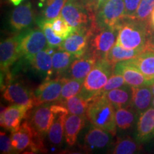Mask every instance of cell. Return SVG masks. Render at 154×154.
I'll list each match as a JSON object with an SVG mask.
<instances>
[{
  "label": "cell",
  "instance_id": "cell-2",
  "mask_svg": "<svg viewBox=\"0 0 154 154\" xmlns=\"http://www.w3.org/2000/svg\"><path fill=\"white\" fill-rule=\"evenodd\" d=\"M115 107L103 93L94 96L88 101L86 117L96 127L106 131L112 136L116 134Z\"/></svg>",
  "mask_w": 154,
  "mask_h": 154
},
{
  "label": "cell",
  "instance_id": "cell-32",
  "mask_svg": "<svg viewBox=\"0 0 154 154\" xmlns=\"http://www.w3.org/2000/svg\"><path fill=\"white\" fill-rule=\"evenodd\" d=\"M44 2L43 19L51 20L59 17L67 0H42Z\"/></svg>",
  "mask_w": 154,
  "mask_h": 154
},
{
  "label": "cell",
  "instance_id": "cell-1",
  "mask_svg": "<svg viewBox=\"0 0 154 154\" xmlns=\"http://www.w3.org/2000/svg\"><path fill=\"white\" fill-rule=\"evenodd\" d=\"M151 34L146 22L125 18L119 25L116 43L128 49L146 50Z\"/></svg>",
  "mask_w": 154,
  "mask_h": 154
},
{
  "label": "cell",
  "instance_id": "cell-34",
  "mask_svg": "<svg viewBox=\"0 0 154 154\" xmlns=\"http://www.w3.org/2000/svg\"><path fill=\"white\" fill-rule=\"evenodd\" d=\"M140 149L137 143L130 138L119 139L115 144L112 153L114 154H131Z\"/></svg>",
  "mask_w": 154,
  "mask_h": 154
},
{
  "label": "cell",
  "instance_id": "cell-39",
  "mask_svg": "<svg viewBox=\"0 0 154 154\" xmlns=\"http://www.w3.org/2000/svg\"><path fill=\"white\" fill-rule=\"evenodd\" d=\"M82 1L88 10L95 15L96 11L99 10L100 7L106 2L108 0H82Z\"/></svg>",
  "mask_w": 154,
  "mask_h": 154
},
{
  "label": "cell",
  "instance_id": "cell-6",
  "mask_svg": "<svg viewBox=\"0 0 154 154\" xmlns=\"http://www.w3.org/2000/svg\"><path fill=\"white\" fill-rule=\"evenodd\" d=\"M48 46L45 34L40 28H29L19 34V55L28 61Z\"/></svg>",
  "mask_w": 154,
  "mask_h": 154
},
{
  "label": "cell",
  "instance_id": "cell-8",
  "mask_svg": "<svg viewBox=\"0 0 154 154\" xmlns=\"http://www.w3.org/2000/svg\"><path fill=\"white\" fill-rule=\"evenodd\" d=\"M61 15L74 28L91 26L95 17L82 0H67Z\"/></svg>",
  "mask_w": 154,
  "mask_h": 154
},
{
  "label": "cell",
  "instance_id": "cell-41",
  "mask_svg": "<svg viewBox=\"0 0 154 154\" xmlns=\"http://www.w3.org/2000/svg\"><path fill=\"white\" fill-rule=\"evenodd\" d=\"M150 24H151L152 27L154 28V9L152 11L151 17H150Z\"/></svg>",
  "mask_w": 154,
  "mask_h": 154
},
{
  "label": "cell",
  "instance_id": "cell-26",
  "mask_svg": "<svg viewBox=\"0 0 154 154\" xmlns=\"http://www.w3.org/2000/svg\"><path fill=\"white\" fill-rule=\"evenodd\" d=\"M29 63L34 70L41 76H51L52 70V55L46 49L36 54L31 59Z\"/></svg>",
  "mask_w": 154,
  "mask_h": 154
},
{
  "label": "cell",
  "instance_id": "cell-13",
  "mask_svg": "<svg viewBox=\"0 0 154 154\" xmlns=\"http://www.w3.org/2000/svg\"><path fill=\"white\" fill-rule=\"evenodd\" d=\"M3 97L6 101L25 106L30 110L36 106L34 93L21 83L9 84L4 91Z\"/></svg>",
  "mask_w": 154,
  "mask_h": 154
},
{
  "label": "cell",
  "instance_id": "cell-24",
  "mask_svg": "<svg viewBox=\"0 0 154 154\" xmlns=\"http://www.w3.org/2000/svg\"><path fill=\"white\" fill-rule=\"evenodd\" d=\"M103 94L112 103L116 109L131 106L132 87L128 84Z\"/></svg>",
  "mask_w": 154,
  "mask_h": 154
},
{
  "label": "cell",
  "instance_id": "cell-36",
  "mask_svg": "<svg viewBox=\"0 0 154 154\" xmlns=\"http://www.w3.org/2000/svg\"><path fill=\"white\" fill-rule=\"evenodd\" d=\"M126 85V83L125 82L124 78L123 77L122 75L113 73L112 75L110 76V78L108 80L104 87L102 89L101 93H105V92L115 89V88L122 87V86Z\"/></svg>",
  "mask_w": 154,
  "mask_h": 154
},
{
  "label": "cell",
  "instance_id": "cell-18",
  "mask_svg": "<svg viewBox=\"0 0 154 154\" xmlns=\"http://www.w3.org/2000/svg\"><path fill=\"white\" fill-rule=\"evenodd\" d=\"M154 137V108L151 107L140 113L137 122L136 138L140 142Z\"/></svg>",
  "mask_w": 154,
  "mask_h": 154
},
{
  "label": "cell",
  "instance_id": "cell-38",
  "mask_svg": "<svg viewBox=\"0 0 154 154\" xmlns=\"http://www.w3.org/2000/svg\"><path fill=\"white\" fill-rule=\"evenodd\" d=\"M0 151L2 153L8 154L14 151L11 145V137L7 135L5 132L0 133Z\"/></svg>",
  "mask_w": 154,
  "mask_h": 154
},
{
  "label": "cell",
  "instance_id": "cell-23",
  "mask_svg": "<svg viewBox=\"0 0 154 154\" xmlns=\"http://www.w3.org/2000/svg\"><path fill=\"white\" fill-rule=\"evenodd\" d=\"M85 116L68 114L64 123V138L69 146L76 143L77 136L85 124Z\"/></svg>",
  "mask_w": 154,
  "mask_h": 154
},
{
  "label": "cell",
  "instance_id": "cell-21",
  "mask_svg": "<svg viewBox=\"0 0 154 154\" xmlns=\"http://www.w3.org/2000/svg\"><path fill=\"white\" fill-rule=\"evenodd\" d=\"M69 113L66 108L63 105L56 115L53 124L48 132V138L53 145L59 146L62 143L64 136V123Z\"/></svg>",
  "mask_w": 154,
  "mask_h": 154
},
{
  "label": "cell",
  "instance_id": "cell-27",
  "mask_svg": "<svg viewBox=\"0 0 154 154\" xmlns=\"http://www.w3.org/2000/svg\"><path fill=\"white\" fill-rule=\"evenodd\" d=\"M141 52L142 51L140 50L126 49V48L119 45L118 43H116L109 51V53L107 54L106 59L114 66L116 63L120 62V61L134 59L138 57Z\"/></svg>",
  "mask_w": 154,
  "mask_h": 154
},
{
  "label": "cell",
  "instance_id": "cell-19",
  "mask_svg": "<svg viewBox=\"0 0 154 154\" xmlns=\"http://www.w3.org/2000/svg\"><path fill=\"white\" fill-rule=\"evenodd\" d=\"M111 135L106 131L101 128L95 126H91L84 138L85 147L88 150L103 149L110 143Z\"/></svg>",
  "mask_w": 154,
  "mask_h": 154
},
{
  "label": "cell",
  "instance_id": "cell-16",
  "mask_svg": "<svg viewBox=\"0 0 154 154\" xmlns=\"http://www.w3.org/2000/svg\"><path fill=\"white\" fill-rule=\"evenodd\" d=\"M19 34L11 36L0 44V65L2 72H8L9 69L19 58H20L19 50Z\"/></svg>",
  "mask_w": 154,
  "mask_h": 154
},
{
  "label": "cell",
  "instance_id": "cell-14",
  "mask_svg": "<svg viewBox=\"0 0 154 154\" xmlns=\"http://www.w3.org/2000/svg\"><path fill=\"white\" fill-rule=\"evenodd\" d=\"M34 11L30 2L14 9L9 18V24L14 31L22 32L30 28L34 21Z\"/></svg>",
  "mask_w": 154,
  "mask_h": 154
},
{
  "label": "cell",
  "instance_id": "cell-44",
  "mask_svg": "<svg viewBox=\"0 0 154 154\" xmlns=\"http://www.w3.org/2000/svg\"><path fill=\"white\" fill-rule=\"evenodd\" d=\"M152 106H153L154 108V97L153 98V100H152V103H151Z\"/></svg>",
  "mask_w": 154,
  "mask_h": 154
},
{
  "label": "cell",
  "instance_id": "cell-11",
  "mask_svg": "<svg viewBox=\"0 0 154 154\" xmlns=\"http://www.w3.org/2000/svg\"><path fill=\"white\" fill-rule=\"evenodd\" d=\"M57 112L54 104H42L32 109V111H29L28 121L42 136L48 134L49 130L52 125Z\"/></svg>",
  "mask_w": 154,
  "mask_h": 154
},
{
  "label": "cell",
  "instance_id": "cell-42",
  "mask_svg": "<svg viewBox=\"0 0 154 154\" xmlns=\"http://www.w3.org/2000/svg\"><path fill=\"white\" fill-rule=\"evenodd\" d=\"M9 1H10V2L12 3L14 6H19L21 3H22L23 0H9Z\"/></svg>",
  "mask_w": 154,
  "mask_h": 154
},
{
  "label": "cell",
  "instance_id": "cell-40",
  "mask_svg": "<svg viewBox=\"0 0 154 154\" xmlns=\"http://www.w3.org/2000/svg\"><path fill=\"white\" fill-rule=\"evenodd\" d=\"M146 50H151V51H154V36L151 35V37H150L147 47H146Z\"/></svg>",
  "mask_w": 154,
  "mask_h": 154
},
{
  "label": "cell",
  "instance_id": "cell-28",
  "mask_svg": "<svg viewBox=\"0 0 154 154\" xmlns=\"http://www.w3.org/2000/svg\"><path fill=\"white\" fill-rule=\"evenodd\" d=\"M136 111L131 106L119 108L115 110L116 126L121 130H127L134 125L136 118Z\"/></svg>",
  "mask_w": 154,
  "mask_h": 154
},
{
  "label": "cell",
  "instance_id": "cell-33",
  "mask_svg": "<svg viewBox=\"0 0 154 154\" xmlns=\"http://www.w3.org/2000/svg\"><path fill=\"white\" fill-rule=\"evenodd\" d=\"M51 23L56 35L61 38L63 40L68 37L75 29L69 25L61 15H59L55 19H51Z\"/></svg>",
  "mask_w": 154,
  "mask_h": 154
},
{
  "label": "cell",
  "instance_id": "cell-43",
  "mask_svg": "<svg viewBox=\"0 0 154 154\" xmlns=\"http://www.w3.org/2000/svg\"><path fill=\"white\" fill-rule=\"evenodd\" d=\"M150 88H151V91H152V93H153V95L154 96V83L153 84H151V86H150Z\"/></svg>",
  "mask_w": 154,
  "mask_h": 154
},
{
  "label": "cell",
  "instance_id": "cell-25",
  "mask_svg": "<svg viewBox=\"0 0 154 154\" xmlns=\"http://www.w3.org/2000/svg\"><path fill=\"white\" fill-rule=\"evenodd\" d=\"M144 76L154 82V51L146 50L138 57L130 59Z\"/></svg>",
  "mask_w": 154,
  "mask_h": 154
},
{
  "label": "cell",
  "instance_id": "cell-4",
  "mask_svg": "<svg viewBox=\"0 0 154 154\" xmlns=\"http://www.w3.org/2000/svg\"><path fill=\"white\" fill-rule=\"evenodd\" d=\"M125 18L124 0H108L96 11L91 29L94 32L101 29L116 27Z\"/></svg>",
  "mask_w": 154,
  "mask_h": 154
},
{
  "label": "cell",
  "instance_id": "cell-5",
  "mask_svg": "<svg viewBox=\"0 0 154 154\" xmlns=\"http://www.w3.org/2000/svg\"><path fill=\"white\" fill-rule=\"evenodd\" d=\"M43 137L28 121H24L18 130L11 133V145L14 151L17 152H22L27 149L32 152L46 151Z\"/></svg>",
  "mask_w": 154,
  "mask_h": 154
},
{
  "label": "cell",
  "instance_id": "cell-10",
  "mask_svg": "<svg viewBox=\"0 0 154 154\" xmlns=\"http://www.w3.org/2000/svg\"><path fill=\"white\" fill-rule=\"evenodd\" d=\"M66 79L65 76L56 77L53 79H46L40 84L34 92L36 106L59 101Z\"/></svg>",
  "mask_w": 154,
  "mask_h": 154
},
{
  "label": "cell",
  "instance_id": "cell-31",
  "mask_svg": "<svg viewBox=\"0 0 154 154\" xmlns=\"http://www.w3.org/2000/svg\"><path fill=\"white\" fill-rule=\"evenodd\" d=\"M37 23L38 27L43 31L44 34H45L48 42V45L51 47L59 48L63 40L56 35L52 29V26H51V20L42 18L39 20H38Z\"/></svg>",
  "mask_w": 154,
  "mask_h": 154
},
{
  "label": "cell",
  "instance_id": "cell-9",
  "mask_svg": "<svg viewBox=\"0 0 154 154\" xmlns=\"http://www.w3.org/2000/svg\"><path fill=\"white\" fill-rule=\"evenodd\" d=\"M91 34V26L75 28L72 34L63 40L59 49L69 51L76 59L82 57L88 51Z\"/></svg>",
  "mask_w": 154,
  "mask_h": 154
},
{
  "label": "cell",
  "instance_id": "cell-37",
  "mask_svg": "<svg viewBox=\"0 0 154 154\" xmlns=\"http://www.w3.org/2000/svg\"><path fill=\"white\" fill-rule=\"evenodd\" d=\"M125 5V17L134 19L140 2V0H124Z\"/></svg>",
  "mask_w": 154,
  "mask_h": 154
},
{
  "label": "cell",
  "instance_id": "cell-3",
  "mask_svg": "<svg viewBox=\"0 0 154 154\" xmlns=\"http://www.w3.org/2000/svg\"><path fill=\"white\" fill-rule=\"evenodd\" d=\"M113 72V66L106 59H98L96 64L83 83L79 95L90 101L101 93L106 82Z\"/></svg>",
  "mask_w": 154,
  "mask_h": 154
},
{
  "label": "cell",
  "instance_id": "cell-7",
  "mask_svg": "<svg viewBox=\"0 0 154 154\" xmlns=\"http://www.w3.org/2000/svg\"><path fill=\"white\" fill-rule=\"evenodd\" d=\"M118 34L119 26L92 32L88 51L98 59H106L107 54L116 43Z\"/></svg>",
  "mask_w": 154,
  "mask_h": 154
},
{
  "label": "cell",
  "instance_id": "cell-35",
  "mask_svg": "<svg viewBox=\"0 0 154 154\" xmlns=\"http://www.w3.org/2000/svg\"><path fill=\"white\" fill-rule=\"evenodd\" d=\"M154 9V0H140V2L133 19L146 22Z\"/></svg>",
  "mask_w": 154,
  "mask_h": 154
},
{
  "label": "cell",
  "instance_id": "cell-20",
  "mask_svg": "<svg viewBox=\"0 0 154 154\" xmlns=\"http://www.w3.org/2000/svg\"><path fill=\"white\" fill-rule=\"evenodd\" d=\"M153 96L149 86L132 87L131 107L136 113H143L150 108L153 98Z\"/></svg>",
  "mask_w": 154,
  "mask_h": 154
},
{
  "label": "cell",
  "instance_id": "cell-17",
  "mask_svg": "<svg viewBox=\"0 0 154 154\" xmlns=\"http://www.w3.org/2000/svg\"><path fill=\"white\" fill-rule=\"evenodd\" d=\"M97 60V58L88 51L82 57L75 59L68 72L71 78L84 81Z\"/></svg>",
  "mask_w": 154,
  "mask_h": 154
},
{
  "label": "cell",
  "instance_id": "cell-15",
  "mask_svg": "<svg viewBox=\"0 0 154 154\" xmlns=\"http://www.w3.org/2000/svg\"><path fill=\"white\" fill-rule=\"evenodd\" d=\"M30 109L25 106L12 103L1 112V126L11 133L19 128L23 119H26Z\"/></svg>",
  "mask_w": 154,
  "mask_h": 154
},
{
  "label": "cell",
  "instance_id": "cell-12",
  "mask_svg": "<svg viewBox=\"0 0 154 154\" xmlns=\"http://www.w3.org/2000/svg\"><path fill=\"white\" fill-rule=\"evenodd\" d=\"M113 73L122 75L126 84L131 87L150 86L154 83L146 78L130 60L120 61L116 63L113 66Z\"/></svg>",
  "mask_w": 154,
  "mask_h": 154
},
{
  "label": "cell",
  "instance_id": "cell-22",
  "mask_svg": "<svg viewBox=\"0 0 154 154\" xmlns=\"http://www.w3.org/2000/svg\"><path fill=\"white\" fill-rule=\"evenodd\" d=\"M76 59L75 56L65 50L59 49L56 51L52 55L51 75L57 77L64 76V74L69 72L72 62Z\"/></svg>",
  "mask_w": 154,
  "mask_h": 154
},
{
  "label": "cell",
  "instance_id": "cell-29",
  "mask_svg": "<svg viewBox=\"0 0 154 154\" xmlns=\"http://www.w3.org/2000/svg\"><path fill=\"white\" fill-rule=\"evenodd\" d=\"M88 101H89L83 98L79 94H77L66 101L59 103H62L66 108L70 114L86 116Z\"/></svg>",
  "mask_w": 154,
  "mask_h": 154
},
{
  "label": "cell",
  "instance_id": "cell-30",
  "mask_svg": "<svg viewBox=\"0 0 154 154\" xmlns=\"http://www.w3.org/2000/svg\"><path fill=\"white\" fill-rule=\"evenodd\" d=\"M83 83H84V80L66 78L63 84L61 97L59 101L63 102L79 94L82 90Z\"/></svg>",
  "mask_w": 154,
  "mask_h": 154
}]
</instances>
